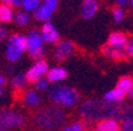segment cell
Wrapping results in <instances>:
<instances>
[{
	"instance_id": "obj_7",
	"label": "cell",
	"mask_w": 133,
	"mask_h": 131,
	"mask_svg": "<svg viewBox=\"0 0 133 131\" xmlns=\"http://www.w3.org/2000/svg\"><path fill=\"white\" fill-rule=\"evenodd\" d=\"M49 71V66L45 60H38L25 73V78L28 83H36L37 80H40L44 78V75H46Z\"/></svg>"
},
{
	"instance_id": "obj_29",
	"label": "cell",
	"mask_w": 133,
	"mask_h": 131,
	"mask_svg": "<svg viewBox=\"0 0 133 131\" xmlns=\"http://www.w3.org/2000/svg\"><path fill=\"white\" fill-rule=\"evenodd\" d=\"M129 4V2H128V0H117V2H116V5H117V8H124V7H127Z\"/></svg>"
},
{
	"instance_id": "obj_30",
	"label": "cell",
	"mask_w": 133,
	"mask_h": 131,
	"mask_svg": "<svg viewBox=\"0 0 133 131\" xmlns=\"http://www.w3.org/2000/svg\"><path fill=\"white\" fill-rule=\"evenodd\" d=\"M5 37H7V29L3 25H0V41H3Z\"/></svg>"
},
{
	"instance_id": "obj_3",
	"label": "cell",
	"mask_w": 133,
	"mask_h": 131,
	"mask_svg": "<svg viewBox=\"0 0 133 131\" xmlns=\"http://www.w3.org/2000/svg\"><path fill=\"white\" fill-rule=\"evenodd\" d=\"M49 98L58 107H71L79 102V93L71 87L55 84L49 89Z\"/></svg>"
},
{
	"instance_id": "obj_26",
	"label": "cell",
	"mask_w": 133,
	"mask_h": 131,
	"mask_svg": "<svg viewBox=\"0 0 133 131\" xmlns=\"http://www.w3.org/2000/svg\"><path fill=\"white\" fill-rule=\"evenodd\" d=\"M120 131H133V119H125L121 122Z\"/></svg>"
},
{
	"instance_id": "obj_28",
	"label": "cell",
	"mask_w": 133,
	"mask_h": 131,
	"mask_svg": "<svg viewBox=\"0 0 133 131\" xmlns=\"http://www.w3.org/2000/svg\"><path fill=\"white\" fill-rule=\"evenodd\" d=\"M125 52L133 57V42H128V45L125 46Z\"/></svg>"
},
{
	"instance_id": "obj_1",
	"label": "cell",
	"mask_w": 133,
	"mask_h": 131,
	"mask_svg": "<svg viewBox=\"0 0 133 131\" xmlns=\"http://www.w3.org/2000/svg\"><path fill=\"white\" fill-rule=\"evenodd\" d=\"M79 113L87 122H100L108 118L117 121L121 117V107L107 104L102 100H87L81 105Z\"/></svg>"
},
{
	"instance_id": "obj_11",
	"label": "cell",
	"mask_w": 133,
	"mask_h": 131,
	"mask_svg": "<svg viewBox=\"0 0 133 131\" xmlns=\"http://www.w3.org/2000/svg\"><path fill=\"white\" fill-rule=\"evenodd\" d=\"M99 9V3L96 0H84L82 4V9H81V14L83 18H92L95 16V13Z\"/></svg>"
},
{
	"instance_id": "obj_9",
	"label": "cell",
	"mask_w": 133,
	"mask_h": 131,
	"mask_svg": "<svg viewBox=\"0 0 133 131\" xmlns=\"http://www.w3.org/2000/svg\"><path fill=\"white\" fill-rule=\"evenodd\" d=\"M74 51V45L69 41H58V43H57L55 49H54V57L57 60H65L67 59L70 55L72 54Z\"/></svg>"
},
{
	"instance_id": "obj_33",
	"label": "cell",
	"mask_w": 133,
	"mask_h": 131,
	"mask_svg": "<svg viewBox=\"0 0 133 131\" xmlns=\"http://www.w3.org/2000/svg\"><path fill=\"white\" fill-rule=\"evenodd\" d=\"M0 131H8V130H7V128H4L2 125H0Z\"/></svg>"
},
{
	"instance_id": "obj_25",
	"label": "cell",
	"mask_w": 133,
	"mask_h": 131,
	"mask_svg": "<svg viewBox=\"0 0 133 131\" xmlns=\"http://www.w3.org/2000/svg\"><path fill=\"white\" fill-rule=\"evenodd\" d=\"M124 16H125L124 9H121V8H115V9H113V18H115L116 22L120 24L124 20Z\"/></svg>"
},
{
	"instance_id": "obj_35",
	"label": "cell",
	"mask_w": 133,
	"mask_h": 131,
	"mask_svg": "<svg viewBox=\"0 0 133 131\" xmlns=\"http://www.w3.org/2000/svg\"><path fill=\"white\" fill-rule=\"evenodd\" d=\"M129 4L132 5V8H133V0H132V2H129Z\"/></svg>"
},
{
	"instance_id": "obj_13",
	"label": "cell",
	"mask_w": 133,
	"mask_h": 131,
	"mask_svg": "<svg viewBox=\"0 0 133 131\" xmlns=\"http://www.w3.org/2000/svg\"><path fill=\"white\" fill-rule=\"evenodd\" d=\"M46 76H48L46 80H48L49 83L57 84V83H59V81H62V80H65V79L67 78V72H66V70L62 68V67H53V68H50V70L48 71Z\"/></svg>"
},
{
	"instance_id": "obj_14",
	"label": "cell",
	"mask_w": 133,
	"mask_h": 131,
	"mask_svg": "<svg viewBox=\"0 0 133 131\" xmlns=\"http://www.w3.org/2000/svg\"><path fill=\"white\" fill-rule=\"evenodd\" d=\"M124 98H125V93H123L121 90H119V89H111V90H108L105 95H104V101L107 102V104H111V105H119V104H121L123 101H124Z\"/></svg>"
},
{
	"instance_id": "obj_24",
	"label": "cell",
	"mask_w": 133,
	"mask_h": 131,
	"mask_svg": "<svg viewBox=\"0 0 133 131\" xmlns=\"http://www.w3.org/2000/svg\"><path fill=\"white\" fill-rule=\"evenodd\" d=\"M34 88L38 90V92H44V90H46V89L49 88V81L42 78V79L37 80V81L34 83Z\"/></svg>"
},
{
	"instance_id": "obj_5",
	"label": "cell",
	"mask_w": 133,
	"mask_h": 131,
	"mask_svg": "<svg viewBox=\"0 0 133 131\" xmlns=\"http://www.w3.org/2000/svg\"><path fill=\"white\" fill-rule=\"evenodd\" d=\"M25 119L24 117L13 110H2L0 111V125L4 128L11 130V128H18L24 125Z\"/></svg>"
},
{
	"instance_id": "obj_4",
	"label": "cell",
	"mask_w": 133,
	"mask_h": 131,
	"mask_svg": "<svg viewBox=\"0 0 133 131\" xmlns=\"http://www.w3.org/2000/svg\"><path fill=\"white\" fill-rule=\"evenodd\" d=\"M28 50L26 35L24 34H12L8 38V45L5 49V58L9 62H17L21 58L24 51Z\"/></svg>"
},
{
	"instance_id": "obj_36",
	"label": "cell",
	"mask_w": 133,
	"mask_h": 131,
	"mask_svg": "<svg viewBox=\"0 0 133 131\" xmlns=\"http://www.w3.org/2000/svg\"><path fill=\"white\" fill-rule=\"evenodd\" d=\"M132 79H133V76H132Z\"/></svg>"
},
{
	"instance_id": "obj_23",
	"label": "cell",
	"mask_w": 133,
	"mask_h": 131,
	"mask_svg": "<svg viewBox=\"0 0 133 131\" xmlns=\"http://www.w3.org/2000/svg\"><path fill=\"white\" fill-rule=\"evenodd\" d=\"M62 131H84V126L82 122H72L62 128Z\"/></svg>"
},
{
	"instance_id": "obj_6",
	"label": "cell",
	"mask_w": 133,
	"mask_h": 131,
	"mask_svg": "<svg viewBox=\"0 0 133 131\" xmlns=\"http://www.w3.org/2000/svg\"><path fill=\"white\" fill-rule=\"evenodd\" d=\"M57 7H58V2H57V0H45V2L40 3L38 8L33 12L34 18L38 21L48 22L51 18V16L54 14Z\"/></svg>"
},
{
	"instance_id": "obj_27",
	"label": "cell",
	"mask_w": 133,
	"mask_h": 131,
	"mask_svg": "<svg viewBox=\"0 0 133 131\" xmlns=\"http://www.w3.org/2000/svg\"><path fill=\"white\" fill-rule=\"evenodd\" d=\"M3 4L8 5L9 8H16V7H21V2L20 0H4Z\"/></svg>"
},
{
	"instance_id": "obj_20",
	"label": "cell",
	"mask_w": 133,
	"mask_h": 131,
	"mask_svg": "<svg viewBox=\"0 0 133 131\" xmlns=\"http://www.w3.org/2000/svg\"><path fill=\"white\" fill-rule=\"evenodd\" d=\"M11 83H12V87L16 88V89H21V88H24V87L28 84L26 78H25V73H16V75H13Z\"/></svg>"
},
{
	"instance_id": "obj_21",
	"label": "cell",
	"mask_w": 133,
	"mask_h": 131,
	"mask_svg": "<svg viewBox=\"0 0 133 131\" xmlns=\"http://www.w3.org/2000/svg\"><path fill=\"white\" fill-rule=\"evenodd\" d=\"M13 20L16 21L17 25L25 26V25H28L29 21H30V16H29V13H26V12H24V11H20V12H17V13L13 16Z\"/></svg>"
},
{
	"instance_id": "obj_8",
	"label": "cell",
	"mask_w": 133,
	"mask_h": 131,
	"mask_svg": "<svg viewBox=\"0 0 133 131\" xmlns=\"http://www.w3.org/2000/svg\"><path fill=\"white\" fill-rule=\"evenodd\" d=\"M40 34H41V38H42L44 42H46V43H58L59 34H58V32H57L55 26L50 21L44 22Z\"/></svg>"
},
{
	"instance_id": "obj_16",
	"label": "cell",
	"mask_w": 133,
	"mask_h": 131,
	"mask_svg": "<svg viewBox=\"0 0 133 131\" xmlns=\"http://www.w3.org/2000/svg\"><path fill=\"white\" fill-rule=\"evenodd\" d=\"M23 101H24V104L28 105V106H37V105H40L41 98H40V95H38L36 90L29 89V90H25V92H24Z\"/></svg>"
},
{
	"instance_id": "obj_19",
	"label": "cell",
	"mask_w": 133,
	"mask_h": 131,
	"mask_svg": "<svg viewBox=\"0 0 133 131\" xmlns=\"http://www.w3.org/2000/svg\"><path fill=\"white\" fill-rule=\"evenodd\" d=\"M13 9L8 5L0 3V22H11L13 20Z\"/></svg>"
},
{
	"instance_id": "obj_18",
	"label": "cell",
	"mask_w": 133,
	"mask_h": 131,
	"mask_svg": "<svg viewBox=\"0 0 133 131\" xmlns=\"http://www.w3.org/2000/svg\"><path fill=\"white\" fill-rule=\"evenodd\" d=\"M132 88H133V79H132V76H123V78L119 79L117 85H116V89L121 90L123 93H125V95H127V93Z\"/></svg>"
},
{
	"instance_id": "obj_12",
	"label": "cell",
	"mask_w": 133,
	"mask_h": 131,
	"mask_svg": "<svg viewBox=\"0 0 133 131\" xmlns=\"http://www.w3.org/2000/svg\"><path fill=\"white\" fill-rule=\"evenodd\" d=\"M128 37L121 33V32H115V33H111L109 34V38H108V45L112 47H117V49H124L128 45Z\"/></svg>"
},
{
	"instance_id": "obj_2",
	"label": "cell",
	"mask_w": 133,
	"mask_h": 131,
	"mask_svg": "<svg viewBox=\"0 0 133 131\" xmlns=\"http://www.w3.org/2000/svg\"><path fill=\"white\" fill-rule=\"evenodd\" d=\"M65 121V111L58 106H46L34 115V125L41 131H53Z\"/></svg>"
},
{
	"instance_id": "obj_32",
	"label": "cell",
	"mask_w": 133,
	"mask_h": 131,
	"mask_svg": "<svg viewBox=\"0 0 133 131\" xmlns=\"http://www.w3.org/2000/svg\"><path fill=\"white\" fill-rule=\"evenodd\" d=\"M127 95H128L129 100H132V101H133V88H132V89H130V90H129V92L127 93Z\"/></svg>"
},
{
	"instance_id": "obj_22",
	"label": "cell",
	"mask_w": 133,
	"mask_h": 131,
	"mask_svg": "<svg viewBox=\"0 0 133 131\" xmlns=\"http://www.w3.org/2000/svg\"><path fill=\"white\" fill-rule=\"evenodd\" d=\"M40 5L38 0H24L21 2V8L24 9V12H34Z\"/></svg>"
},
{
	"instance_id": "obj_15",
	"label": "cell",
	"mask_w": 133,
	"mask_h": 131,
	"mask_svg": "<svg viewBox=\"0 0 133 131\" xmlns=\"http://www.w3.org/2000/svg\"><path fill=\"white\" fill-rule=\"evenodd\" d=\"M96 131H120V123L119 121L108 118L98 122L96 125Z\"/></svg>"
},
{
	"instance_id": "obj_31",
	"label": "cell",
	"mask_w": 133,
	"mask_h": 131,
	"mask_svg": "<svg viewBox=\"0 0 133 131\" xmlns=\"http://www.w3.org/2000/svg\"><path fill=\"white\" fill-rule=\"evenodd\" d=\"M4 84H5V78L3 76V75H0V88H2Z\"/></svg>"
},
{
	"instance_id": "obj_34",
	"label": "cell",
	"mask_w": 133,
	"mask_h": 131,
	"mask_svg": "<svg viewBox=\"0 0 133 131\" xmlns=\"http://www.w3.org/2000/svg\"><path fill=\"white\" fill-rule=\"evenodd\" d=\"M2 95H3V90H2V88H0V97H2Z\"/></svg>"
},
{
	"instance_id": "obj_10",
	"label": "cell",
	"mask_w": 133,
	"mask_h": 131,
	"mask_svg": "<svg viewBox=\"0 0 133 131\" xmlns=\"http://www.w3.org/2000/svg\"><path fill=\"white\" fill-rule=\"evenodd\" d=\"M26 42H28V52L44 49V41L38 30H30L26 35Z\"/></svg>"
},
{
	"instance_id": "obj_17",
	"label": "cell",
	"mask_w": 133,
	"mask_h": 131,
	"mask_svg": "<svg viewBox=\"0 0 133 131\" xmlns=\"http://www.w3.org/2000/svg\"><path fill=\"white\" fill-rule=\"evenodd\" d=\"M103 52L105 57L111 58V59H123L125 57V50L124 49H117V47H112L109 45H105L103 47Z\"/></svg>"
}]
</instances>
